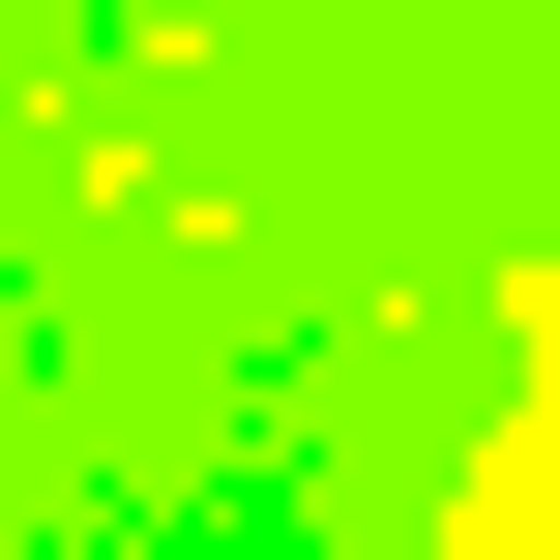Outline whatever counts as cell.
Masks as SVG:
<instances>
[{
  "label": "cell",
  "mask_w": 560,
  "mask_h": 560,
  "mask_svg": "<svg viewBox=\"0 0 560 560\" xmlns=\"http://www.w3.org/2000/svg\"><path fill=\"white\" fill-rule=\"evenodd\" d=\"M502 560H560V472H532V532H502Z\"/></svg>",
  "instance_id": "cell-1"
}]
</instances>
